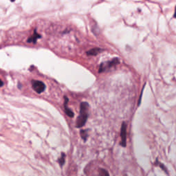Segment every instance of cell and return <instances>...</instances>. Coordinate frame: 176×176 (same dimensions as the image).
Listing matches in <instances>:
<instances>
[{"label":"cell","instance_id":"cell-12","mask_svg":"<svg viewBox=\"0 0 176 176\" xmlns=\"http://www.w3.org/2000/svg\"><path fill=\"white\" fill-rule=\"evenodd\" d=\"M145 85H146V84H145V85H144L143 88H142V89L141 94H140V98H139V100H138V106H140V103H141V100H142V94H143V91H144V88H145Z\"/></svg>","mask_w":176,"mask_h":176},{"label":"cell","instance_id":"cell-5","mask_svg":"<svg viewBox=\"0 0 176 176\" xmlns=\"http://www.w3.org/2000/svg\"><path fill=\"white\" fill-rule=\"evenodd\" d=\"M40 37H41V35H39L38 33H37V29H35L34 31V33H33V35H32L31 37L28 38V43H36L37 41V39Z\"/></svg>","mask_w":176,"mask_h":176},{"label":"cell","instance_id":"cell-10","mask_svg":"<svg viewBox=\"0 0 176 176\" xmlns=\"http://www.w3.org/2000/svg\"><path fill=\"white\" fill-rule=\"evenodd\" d=\"M80 136H81V138L83 139V140H86L87 138H88V132L87 130H81L80 131Z\"/></svg>","mask_w":176,"mask_h":176},{"label":"cell","instance_id":"cell-14","mask_svg":"<svg viewBox=\"0 0 176 176\" xmlns=\"http://www.w3.org/2000/svg\"><path fill=\"white\" fill-rule=\"evenodd\" d=\"M3 85H4V83H3V81L1 80H0V87L3 86Z\"/></svg>","mask_w":176,"mask_h":176},{"label":"cell","instance_id":"cell-4","mask_svg":"<svg viewBox=\"0 0 176 176\" xmlns=\"http://www.w3.org/2000/svg\"><path fill=\"white\" fill-rule=\"evenodd\" d=\"M120 137H121V142L120 145L123 147H126L127 145V125L125 122L122 124L121 130H120Z\"/></svg>","mask_w":176,"mask_h":176},{"label":"cell","instance_id":"cell-9","mask_svg":"<svg viewBox=\"0 0 176 176\" xmlns=\"http://www.w3.org/2000/svg\"><path fill=\"white\" fill-rule=\"evenodd\" d=\"M65 154L64 153H62L61 157L58 159V162L61 167H63L65 164Z\"/></svg>","mask_w":176,"mask_h":176},{"label":"cell","instance_id":"cell-13","mask_svg":"<svg viewBox=\"0 0 176 176\" xmlns=\"http://www.w3.org/2000/svg\"><path fill=\"white\" fill-rule=\"evenodd\" d=\"M173 18H176V6L175 8V13H174V15H173Z\"/></svg>","mask_w":176,"mask_h":176},{"label":"cell","instance_id":"cell-8","mask_svg":"<svg viewBox=\"0 0 176 176\" xmlns=\"http://www.w3.org/2000/svg\"><path fill=\"white\" fill-rule=\"evenodd\" d=\"M96 176H110V174L106 169L100 168L98 171V174Z\"/></svg>","mask_w":176,"mask_h":176},{"label":"cell","instance_id":"cell-3","mask_svg":"<svg viewBox=\"0 0 176 176\" xmlns=\"http://www.w3.org/2000/svg\"><path fill=\"white\" fill-rule=\"evenodd\" d=\"M119 63V59L118 58H116L112 59V61L105 62V63H102L101 65H100V68H99V72H103L105 71V70L110 69V68L114 66V65L118 64Z\"/></svg>","mask_w":176,"mask_h":176},{"label":"cell","instance_id":"cell-2","mask_svg":"<svg viewBox=\"0 0 176 176\" xmlns=\"http://www.w3.org/2000/svg\"><path fill=\"white\" fill-rule=\"evenodd\" d=\"M32 85H33V90L37 94H41L46 90V85L40 80H32Z\"/></svg>","mask_w":176,"mask_h":176},{"label":"cell","instance_id":"cell-1","mask_svg":"<svg viewBox=\"0 0 176 176\" xmlns=\"http://www.w3.org/2000/svg\"><path fill=\"white\" fill-rule=\"evenodd\" d=\"M88 110L89 105L87 102H83L80 104V113L78 118L76 120V127L80 128L83 127L86 123L87 120L88 118Z\"/></svg>","mask_w":176,"mask_h":176},{"label":"cell","instance_id":"cell-6","mask_svg":"<svg viewBox=\"0 0 176 176\" xmlns=\"http://www.w3.org/2000/svg\"><path fill=\"white\" fill-rule=\"evenodd\" d=\"M68 98H67L66 96H65V103H64V108H65V112L68 116L71 117L72 118L74 116V113L72 111L70 110L69 108L68 107Z\"/></svg>","mask_w":176,"mask_h":176},{"label":"cell","instance_id":"cell-7","mask_svg":"<svg viewBox=\"0 0 176 176\" xmlns=\"http://www.w3.org/2000/svg\"><path fill=\"white\" fill-rule=\"evenodd\" d=\"M101 51H103V50L100 49V48H93V49L87 52V54L91 55V56H96V55L98 54V53H100Z\"/></svg>","mask_w":176,"mask_h":176},{"label":"cell","instance_id":"cell-11","mask_svg":"<svg viewBox=\"0 0 176 176\" xmlns=\"http://www.w3.org/2000/svg\"><path fill=\"white\" fill-rule=\"evenodd\" d=\"M155 164L158 165L159 167H160V168L162 169V170L165 171H166V173H168V171H167V169H166V167H165V166H164V165H162V164L161 163V162H158V161L156 160V162H155Z\"/></svg>","mask_w":176,"mask_h":176}]
</instances>
